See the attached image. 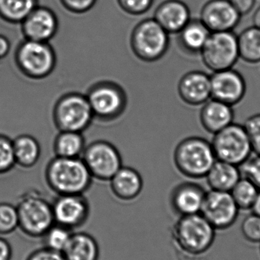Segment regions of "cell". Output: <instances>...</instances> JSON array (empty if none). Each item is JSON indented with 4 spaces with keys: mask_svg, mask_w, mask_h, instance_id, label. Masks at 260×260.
<instances>
[{
    "mask_svg": "<svg viewBox=\"0 0 260 260\" xmlns=\"http://www.w3.org/2000/svg\"><path fill=\"white\" fill-rule=\"evenodd\" d=\"M46 177L58 195L84 194L93 179L82 157H55L47 166Z\"/></svg>",
    "mask_w": 260,
    "mask_h": 260,
    "instance_id": "1",
    "label": "cell"
},
{
    "mask_svg": "<svg viewBox=\"0 0 260 260\" xmlns=\"http://www.w3.org/2000/svg\"><path fill=\"white\" fill-rule=\"evenodd\" d=\"M215 229L200 213L180 216L172 230V237L179 248L192 256L209 250L215 238Z\"/></svg>",
    "mask_w": 260,
    "mask_h": 260,
    "instance_id": "2",
    "label": "cell"
},
{
    "mask_svg": "<svg viewBox=\"0 0 260 260\" xmlns=\"http://www.w3.org/2000/svg\"><path fill=\"white\" fill-rule=\"evenodd\" d=\"M216 160L211 142L197 136L183 139L174 150L176 168L189 178L206 177Z\"/></svg>",
    "mask_w": 260,
    "mask_h": 260,
    "instance_id": "3",
    "label": "cell"
},
{
    "mask_svg": "<svg viewBox=\"0 0 260 260\" xmlns=\"http://www.w3.org/2000/svg\"><path fill=\"white\" fill-rule=\"evenodd\" d=\"M169 42V34L153 18L139 21L130 35L132 50L143 62L161 59L168 51Z\"/></svg>",
    "mask_w": 260,
    "mask_h": 260,
    "instance_id": "4",
    "label": "cell"
},
{
    "mask_svg": "<svg viewBox=\"0 0 260 260\" xmlns=\"http://www.w3.org/2000/svg\"><path fill=\"white\" fill-rule=\"evenodd\" d=\"M94 118L111 122L121 117L127 106L123 87L112 81H101L90 87L85 94Z\"/></svg>",
    "mask_w": 260,
    "mask_h": 260,
    "instance_id": "5",
    "label": "cell"
},
{
    "mask_svg": "<svg viewBox=\"0 0 260 260\" xmlns=\"http://www.w3.org/2000/svg\"><path fill=\"white\" fill-rule=\"evenodd\" d=\"M94 117L85 94L69 92L61 96L53 109V120L59 131L82 133Z\"/></svg>",
    "mask_w": 260,
    "mask_h": 260,
    "instance_id": "6",
    "label": "cell"
},
{
    "mask_svg": "<svg viewBox=\"0 0 260 260\" xmlns=\"http://www.w3.org/2000/svg\"><path fill=\"white\" fill-rule=\"evenodd\" d=\"M16 208L18 229L30 238H42L55 224L52 204L39 194L24 196Z\"/></svg>",
    "mask_w": 260,
    "mask_h": 260,
    "instance_id": "7",
    "label": "cell"
},
{
    "mask_svg": "<svg viewBox=\"0 0 260 260\" xmlns=\"http://www.w3.org/2000/svg\"><path fill=\"white\" fill-rule=\"evenodd\" d=\"M212 144L217 160L241 166L253 152L244 125L232 123L214 134Z\"/></svg>",
    "mask_w": 260,
    "mask_h": 260,
    "instance_id": "8",
    "label": "cell"
},
{
    "mask_svg": "<svg viewBox=\"0 0 260 260\" xmlns=\"http://www.w3.org/2000/svg\"><path fill=\"white\" fill-rule=\"evenodd\" d=\"M200 54L213 73L233 68L240 58L238 36L233 31L211 32Z\"/></svg>",
    "mask_w": 260,
    "mask_h": 260,
    "instance_id": "9",
    "label": "cell"
},
{
    "mask_svg": "<svg viewBox=\"0 0 260 260\" xmlns=\"http://www.w3.org/2000/svg\"><path fill=\"white\" fill-rule=\"evenodd\" d=\"M82 158L91 177L102 181H109L123 166L120 151L108 141H94L87 145Z\"/></svg>",
    "mask_w": 260,
    "mask_h": 260,
    "instance_id": "10",
    "label": "cell"
},
{
    "mask_svg": "<svg viewBox=\"0 0 260 260\" xmlns=\"http://www.w3.org/2000/svg\"><path fill=\"white\" fill-rule=\"evenodd\" d=\"M20 66L34 78L46 77L54 70L56 56L48 42L27 40L18 50Z\"/></svg>",
    "mask_w": 260,
    "mask_h": 260,
    "instance_id": "11",
    "label": "cell"
},
{
    "mask_svg": "<svg viewBox=\"0 0 260 260\" xmlns=\"http://www.w3.org/2000/svg\"><path fill=\"white\" fill-rule=\"evenodd\" d=\"M239 210L230 192L211 189L206 192L200 214L215 230H224L235 224Z\"/></svg>",
    "mask_w": 260,
    "mask_h": 260,
    "instance_id": "12",
    "label": "cell"
},
{
    "mask_svg": "<svg viewBox=\"0 0 260 260\" xmlns=\"http://www.w3.org/2000/svg\"><path fill=\"white\" fill-rule=\"evenodd\" d=\"M52 208L55 224L71 231L83 225L89 217V203L83 194L58 195Z\"/></svg>",
    "mask_w": 260,
    "mask_h": 260,
    "instance_id": "13",
    "label": "cell"
},
{
    "mask_svg": "<svg viewBox=\"0 0 260 260\" xmlns=\"http://www.w3.org/2000/svg\"><path fill=\"white\" fill-rule=\"evenodd\" d=\"M210 81L211 99L232 107L239 104L247 92L244 76L233 68L214 72Z\"/></svg>",
    "mask_w": 260,
    "mask_h": 260,
    "instance_id": "14",
    "label": "cell"
},
{
    "mask_svg": "<svg viewBox=\"0 0 260 260\" xmlns=\"http://www.w3.org/2000/svg\"><path fill=\"white\" fill-rule=\"evenodd\" d=\"M241 18L230 0H209L202 8L200 19L211 32H220L232 31Z\"/></svg>",
    "mask_w": 260,
    "mask_h": 260,
    "instance_id": "15",
    "label": "cell"
},
{
    "mask_svg": "<svg viewBox=\"0 0 260 260\" xmlns=\"http://www.w3.org/2000/svg\"><path fill=\"white\" fill-rule=\"evenodd\" d=\"M27 40L48 42L57 33L59 20L52 9L37 6L21 22Z\"/></svg>",
    "mask_w": 260,
    "mask_h": 260,
    "instance_id": "16",
    "label": "cell"
},
{
    "mask_svg": "<svg viewBox=\"0 0 260 260\" xmlns=\"http://www.w3.org/2000/svg\"><path fill=\"white\" fill-rule=\"evenodd\" d=\"M177 90L180 99L186 105H204L211 99L210 76L202 71L189 72L182 76Z\"/></svg>",
    "mask_w": 260,
    "mask_h": 260,
    "instance_id": "17",
    "label": "cell"
},
{
    "mask_svg": "<svg viewBox=\"0 0 260 260\" xmlns=\"http://www.w3.org/2000/svg\"><path fill=\"white\" fill-rule=\"evenodd\" d=\"M154 20L168 34H177L191 19L190 10L181 0H165L154 10Z\"/></svg>",
    "mask_w": 260,
    "mask_h": 260,
    "instance_id": "18",
    "label": "cell"
},
{
    "mask_svg": "<svg viewBox=\"0 0 260 260\" xmlns=\"http://www.w3.org/2000/svg\"><path fill=\"white\" fill-rule=\"evenodd\" d=\"M206 192L197 183L190 182L180 183L174 188L171 193L173 209L180 216L200 213Z\"/></svg>",
    "mask_w": 260,
    "mask_h": 260,
    "instance_id": "19",
    "label": "cell"
},
{
    "mask_svg": "<svg viewBox=\"0 0 260 260\" xmlns=\"http://www.w3.org/2000/svg\"><path fill=\"white\" fill-rule=\"evenodd\" d=\"M200 118L202 126L206 131L215 134L234 123L233 107L224 102L210 99L203 105Z\"/></svg>",
    "mask_w": 260,
    "mask_h": 260,
    "instance_id": "20",
    "label": "cell"
},
{
    "mask_svg": "<svg viewBox=\"0 0 260 260\" xmlns=\"http://www.w3.org/2000/svg\"><path fill=\"white\" fill-rule=\"evenodd\" d=\"M109 181L113 193L123 201L135 200L143 188L142 176L129 167L122 166Z\"/></svg>",
    "mask_w": 260,
    "mask_h": 260,
    "instance_id": "21",
    "label": "cell"
},
{
    "mask_svg": "<svg viewBox=\"0 0 260 260\" xmlns=\"http://www.w3.org/2000/svg\"><path fill=\"white\" fill-rule=\"evenodd\" d=\"M241 177L239 166L219 160H216L206 176L211 189L224 192H231Z\"/></svg>",
    "mask_w": 260,
    "mask_h": 260,
    "instance_id": "22",
    "label": "cell"
},
{
    "mask_svg": "<svg viewBox=\"0 0 260 260\" xmlns=\"http://www.w3.org/2000/svg\"><path fill=\"white\" fill-rule=\"evenodd\" d=\"M99 246L96 240L85 232L73 233L65 250L66 260H99Z\"/></svg>",
    "mask_w": 260,
    "mask_h": 260,
    "instance_id": "23",
    "label": "cell"
},
{
    "mask_svg": "<svg viewBox=\"0 0 260 260\" xmlns=\"http://www.w3.org/2000/svg\"><path fill=\"white\" fill-rule=\"evenodd\" d=\"M210 34L201 20L191 18L177 33L179 45L186 53H200Z\"/></svg>",
    "mask_w": 260,
    "mask_h": 260,
    "instance_id": "24",
    "label": "cell"
},
{
    "mask_svg": "<svg viewBox=\"0 0 260 260\" xmlns=\"http://www.w3.org/2000/svg\"><path fill=\"white\" fill-rule=\"evenodd\" d=\"M85 140L82 133L73 131H60L54 142L56 157H82L85 151Z\"/></svg>",
    "mask_w": 260,
    "mask_h": 260,
    "instance_id": "25",
    "label": "cell"
},
{
    "mask_svg": "<svg viewBox=\"0 0 260 260\" xmlns=\"http://www.w3.org/2000/svg\"><path fill=\"white\" fill-rule=\"evenodd\" d=\"M238 44L241 59L248 63L260 62V29L253 26L243 30Z\"/></svg>",
    "mask_w": 260,
    "mask_h": 260,
    "instance_id": "26",
    "label": "cell"
},
{
    "mask_svg": "<svg viewBox=\"0 0 260 260\" xmlns=\"http://www.w3.org/2000/svg\"><path fill=\"white\" fill-rule=\"evenodd\" d=\"M38 6V0H0V16L9 22L21 23Z\"/></svg>",
    "mask_w": 260,
    "mask_h": 260,
    "instance_id": "27",
    "label": "cell"
},
{
    "mask_svg": "<svg viewBox=\"0 0 260 260\" xmlns=\"http://www.w3.org/2000/svg\"><path fill=\"white\" fill-rule=\"evenodd\" d=\"M12 143L15 160L25 166L36 163L41 154V148L34 138L28 136H21Z\"/></svg>",
    "mask_w": 260,
    "mask_h": 260,
    "instance_id": "28",
    "label": "cell"
},
{
    "mask_svg": "<svg viewBox=\"0 0 260 260\" xmlns=\"http://www.w3.org/2000/svg\"><path fill=\"white\" fill-rule=\"evenodd\" d=\"M259 192V188L244 177H241L230 192L239 209L248 210L253 207Z\"/></svg>",
    "mask_w": 260,
    "mask_h": 260,
    "instance_id": "29",
    "label": "cell"
},
{
    "mask_svg": "<svg viewBox=\"0 0 260 260\" xmlns=\"http://www.w3.org/2000/svg\"><path fill=\"white\" fill-rule=\"evenodd\" d=\"M72 234L73 231L59 224H53L42 237L45 247L62 253L70 241Z\"/></svg>",
    "mask_w": 260,
    "mask_h": 260,
    "instance_id": "30",
    "label": "cell"
},
{
    "mask_svg": "<svg viewBox=\"0 0 260 260\" xmlns=\"http://www.w3.org/2000/svg\"><path fill=\"white\" fill-rule=\"evenodd\" d=\"M18 229L17 208L9 203H0V235H9Z\"/></svg>",
    "mask_w": 260,
    "mask_h": 260,
    "instance_id": "31",
    "label": "cell"
},
{
    "mask_svg": "<svg viewBox=\"0 0 260 260\" xmlns=\"http://www.w3.org/2000/svg\"><path fill=\"white\" fill-rule=\"evenodd\" d=\"M243 236L250 243H260V216L255 213L246 217L241 224Z\"/></svg>",
    "mask_w": 260,
    "mask_h": 260,
    "instance_id": "32",
    "label": "cell"
},
{
    "mask_svg": "<svg viewBox=\"0 0 260 260\" xmlns=\"http://www.w3.org/2000/svg\"><path fill=\"white\" fill-rule=\"evenodd\" d=\"M253 152L260 154V114L250 116L244 123Z\"/></svg>",
    "mask_w": 260,
    "mask_h": 260,
    "instance_id": "33",
    "label": "cell"
},
{
    "mask_svg": "<svg viewBox=\"0 0 260 260\" xmlns=\"http://www.w3.org/2000/svg\"><path fill=\"white\" fill-rule=\"evenodd\" d=\"M120 9L131 15H142L150 10L154 0H117Z\"/></svg>",
    "mask_w": 260,
    "mask_h": 260,
    "instance_id": "34",
    "label": "cell"
},
{
    "mask_svg": "<svg viewBox=\"0 0 260 260\" xmlns=\"http://www.w3.org/2000/svg\"><path fill=\"white\" fill-rule=\"evenodd\" d=\"M241 166L244 177L251 180L260 190V154L250 157Z\"/></svg>",
    "mask_w": 260,
    "mask_h": 260,
    "instance_id": "35",
    "label": "cell"
},
{
    "mask_svg": "<svg viewBox=\"0 0 260 260\" xmlns=\"http://www.w3.org/2000/svg\"><path fill=\"white\" fill-rule=\"evenodd\" d=\"M15 160L13 143L6 138L0 137V171L9 169Z\"/></svg>",
    "mask_w": 260,
    "mask_h": 260,
    "instance_id": "36",
    "label": "cell"
},
{
    "mask_svg": "<svg viewBox=\"0 0 260 260\" xmlns=\"http://www.w3.org/2000/svg\"><path fill=\"white\" fill-rule=\"evenodd\" d=\"M64 9L76 15L89 12L95 6L98 0H59Z\"/></svg>",
    "mask_w": 260,
    "mask_h": 260,
    "instance_id": "37",
    "label": "cell"
},
{
    "mask_svg": "<svg viewBox=\"0 0 260 260\" xmlns=\"http://www.w3.org/2000/svg\"><path fill=\"white\" fill-rule=\"evenodd\" d=\"M27 260H66L61 252L44 247L30 253Z\"/></svg>",
    "mask_w": 260,
    "mask_h": 260,
    "instance_id": "38",
    "label": "cell"
},
{
    "mask_svg": "<svg viewBox=\"0 0 260 260\" xmlns=\"http://www.w3.org/2000/svg\"><path fill=\"white\" fill-rule=\"evenodd\" d=\"M230 2L241 16L248 14L256 3V0H230Z\"/></svg>",
    "mask_w": 260,
    "mask_h": 260,
    "instance_id": "39",
    "label": "cell"
},
{
    "mask_svg": "<svg viewBox=\"0 0 260 260\" xmlns=\"http://www.w3.org/2000/svg\"><path fill=\"white\" fill-rule=\"evenodd\" d=\"M12 255V250L10 244L0 237V260H10Z\"/></svg>",
    "mask_w": 260,
    "mask_h": 260,
    "instance_id": "40",
    "label": "cell"
},
{
    "mask_svg": "<svg viewBox=\"0 0 260 260\" xmlns=\"http://www.w3.org/2000/svg\"><path fill=\"white\" fill-rule=\"evenodd\" d=\"M10 48V44L6 37L0 35V59L4 57Z\"/></svg>",
    "mask_w": 260,
    "mask_h": 260,
    "instance_id": "41",
    "label": "cell"
},
{
    "mask_svg": "<svg viewBox=\"0 0 260 260\" xmlns=\"http://www.w3.org/2000/svg\"><path fill=\"white\" fill-rule=\"evenodd\" d=\"M253 23L254 27L260 29V6L253 14Z\"/></svg>",
    "mask_w": 260,
    "mask_h": 260,
    "instance_id": "42",
    "label": "cell"
},
{
    "mask_svg": "<svg viewBox=\"0 0 260 260\" xmlns=\"http://www.w3.org/2000/svg\"><path fill=\"white\" fill-rule=\"evenodd\" d=\"M251 209L253 210V213L256 214V215L260 216V190Z\"/></svg>",
    "mask_w": 260,
    "mask_h": 260,
    "instance_id": "43",
    "label": "cell"
},
{
    "mask_svg": "<svg viewBox=\"0 0 260 260\" xmlns=\"http://www.w3.org/2000/svg\"><path fill=\"white\" fill-rule=\"evenodd\" d=\"M259 244H260V243H259ZM259 253H260V247H259Z\"/></svg>",
    "mask_w": 260,
    "mask_h": 260,
    "instance_id": "44",
    "label": "cell"
}]
</instances>
